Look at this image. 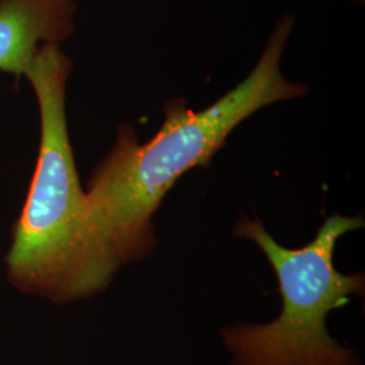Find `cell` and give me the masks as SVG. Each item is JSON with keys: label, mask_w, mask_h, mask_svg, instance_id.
Returning <instances> with one entry per match:
<instances>
[{"label": "cell", "mask_w": 365, "mask_h": 365, "mask_svg": "<svg viewBox=\"0 0 365 365\" xmlns=\"http://www.w3.org/2000/svg\"><path fill=\"white\" fill-rule=\"evenodd\" d=\"M292 26L291 16L279 21L252 72L215 103L194 111L172 101L163 126L145 144L129 126L119 129L86 190L93 227L119 267L152 253L153 214L182 175L207 164L229 134L262 107L307 92L280 69Z\"/></svg>", "instance_id": "cell-1"}, {"label": "cell", "mask_w": 365, "mask_h": 365, "mask_svg": "<svg viewBox=\"0 0 365 365\" xmlns=\"http://www.w3.org/2000/svg\"><path fill=\"white\" fill-rule=\"evenodd\" d=\"M361 1H363V0H361Z\"/></svg>", "instance_id": "cell-5"}, {"label": "cell", "mask_w": 365, "mask_h": 365, "mask_svg": "<svg viewBox=\"0 0 365 365\" xmlns=\"http://www.w3.org/2000/svg\"><path fill=\"white\" fill-rule=\"evenodd\" d=\"M364 226L361 217H329L313 241L300 249L279 245L259 221L241 218L235 235L255 242L279 280L283 312L267 325L226 327L222 334L235 365H359L327 334L325 319L352 295L364 291L363 274L334 268L339 237Z\"/></svg>", "instance_id": "cell-3"}, {"label": "cell", "mask_w": 365, "mask_h": 365, "mask_svg": "<svg viewBox=\"0 0 365 365\" xmlns=\"http://www.w3.org/2000/svg\"><path fill=\"white\" fill-rule=\"evenodd\" d=\"M71 72L61 45H43L25 73L38 102V157L4 256L11 287L57 306L103 292L120 268L93 227L78 179L66 118Z\"/></svg>", "instance_id": "cell-2"}, {"label": "cell", "mask_w": 365, "mask_h": 365, "mask_svg": "<svg viewBox=\"0 0 365 365\" xmlns=\"http://www.w3.org/2000/svg\"><path fill=\"white\" fill-rule=\"evenodd\" d=\"M73 0H0V71L25 78L43 45H61L75 31Z\"/></svg>", "instance_id": "cell-4"}]
</instances>
